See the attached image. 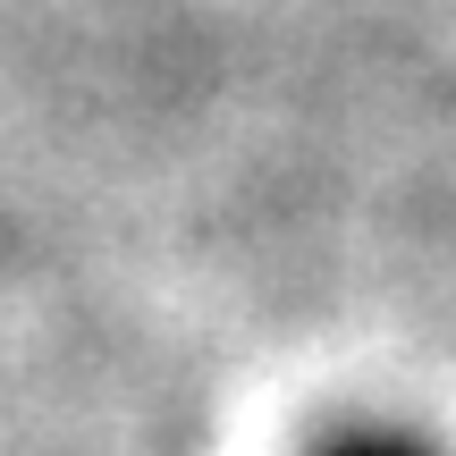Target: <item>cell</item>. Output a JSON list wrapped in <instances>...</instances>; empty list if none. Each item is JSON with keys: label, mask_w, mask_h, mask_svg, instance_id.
I'll list each match as a JSON object with an SVG mask.
<instances>
[{"label": "cell", "mask_w": 456, "mask_h": 456, "mask_svg": "<svg viewBox=\"0 0 456 456\" xmlns=\"http://www.w3.org/2000/svg\"><path fill=\"white\" fill-rule=\"evenodd\" d=\"M330 456H414V448H397V440H346V448H330Z\"/></svg>", "instance_id": "1"}]
</instances>
